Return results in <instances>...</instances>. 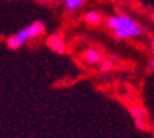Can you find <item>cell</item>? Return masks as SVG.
I'll list each match as a JSON object with an SVG mask.
<instances>
[{
  "label": "cell",
  "mask_w": 154,
  "mask_h": 138,
  "mask_svg": "<svg viewBox=\"0 0 154 138\" xmlns=\"http://www.w3.org/2000/svg\"><path fill=\"white\" fill-rule=\"evenodd\" d=\"M103 24L112 32V35L117 41L137 40L147 34L146 26H143L139 20H136L133 16L125 13V11L109 14L105 19Z\"/></svg>",
  "instance_id": "obj_1"
},
{
  "label": "cell",
  "mask_w": 154,
  "mask_h": 138,
  "mask_svg": "<svg viewBox=\"0 0 154 138\" xmlns=\"http://www.w3.org/2000/svg\"><path fill=\"white\" fill-rule=\"evenodd\" d=\"M47 32V27L45 24L37 20V21H33V23L27 24L24 27L19 28L17 31L11 34L10 37H7L6 40V45L10 50H19L21 46L27 45L28 42L34 41L37 38L42 37L44 34Z\"/></svg>",
  "instance_id": "obj_2"
},
{
  "label": "cell",
  "mask_w": 154,
  "mask_h": 138,
  "mask_svg": "<svg viewBox=\"0 0 154 138\" xmlns=\"http://www.w3.org/2000/svg\"><path fill=\"white\" fill-rule=\"evenodd\" d=\"M129 113H130L131 118L134 121L136 127L141 131H146L149 130L150 124H149V117H147V110L141 106L140 103H131L129 104Z\"/></svg>",
  "instance_id": "obj_3"
},
{
  "label": "cell",
  "mask_w": 154,
  "mask_h": 138,
  "mask_svg": "<svg viewBox=\"0 0 154 138\" xmlns=\"http://www.w3.org/2000/svg\"><path fill=\"white\" fill-rule=\"evenodd\" d=\"M103 55H102V51L96 48V46H88L85 48V51L82 52V61L88 66H96L102 62Z\"/></svg>",
  "instance_id": "obj_4"
},
{
  "label": "cell",
  "mask_w": 154,
  "mask_h": 138,
  "mask_svg": "<svg viewBox=\"0 0 154 138\" xmlns=\"http://www.w3.org/2000/svg\"><path fill=\"white\" fill-rule=\"evenodd\" d=\"M47 45L52 52H55L58 55L66 54V42H65V40L62 38V35H60L58 32L52 34V35H50V37L47 38Z\"/></svg>",
  "instance_id": "obj_5"
},
{
  "label": "cell",
  "mask_w": 154,
  "mask_h": 138,
  "mask_svg": "<svg viewBox=\"0 0 154 138\" xmlns=\"http://www.w3.org/2000/svg\"><path fill=\"white\" fill-rule=\"evenodd\" d=\"M84 23L86 26H91V27H98L100 26L102 23H105V17H103V14L98 10H88L86 13L84 14Z\"/></svg>",
  "instance_id": "obj_6"
},
{
  "label": "cell",
  "mask_w": 154,
  "mask_h": 138,
  "mask_svg": "<svg viewBox=\"0 0 154 138\" xmlns=\"http://www.w3.org/2000/svg\"><path fill=\"white\" fill-rule=\"evenodd\" d=\"M61 4H62V9L65 13L74 14L79 11L81 9H84V6L86 4V0H61Z\"/></svg>",
  "instance_id": "obj_7"
},
{
  "label": "cell",
  "mask_w": 154,
  "mask_h": 138,
  "mask_svg": "<svg viewBox=\"0 0 154 138\" xmlns=\"http://www.w3.org/2000/svg\"><path fill=\"white\" fill-rule=\"evenodd\" d=\"M115 68V64H113V61L110 58H103L102 62L99 64V70L102 72V74H107V72H110L113 70Z\"/></svg>",
  "instance_id": "obj_8"
},
{
  "label": "cell",
  "mask_w": 154,
  "mask_h": 138,
  "mask_svg": "<svg viewBox=\"0 0 154 138\" xmlns=\"http://www.w3.org/2000/svg\"><path fill=\"white\" fill-rule=\"evenodd\" d=\"M147 74H154V52H151L149 61H147Z\"/></svg>",
  "instance_id": "obj_9"
},
{
  "label": "cell",
  "mask_w": 154,
  "mask_h": 138,
  "mask_svg": "<svg viewBox=\"0 0 154 138\" xmlns=\"http://www.w3.org/2000/svg\"><path fill=\"white\" fill-rule=\"evenodd\" d=\"M150 50H151V52H154V32L150 37Z\"/></svg>",
  "instance_id": "obj_10"
},
{
  "label": "cell",
  "mask_w": 154,
  "mask_h": 138,
  "mask_svg": "<svg viewBox=\"0 0 154 138\" xmlns=\"http://www.w3.org/2000/svg\"><path fill=\"white\" fill-rule=\"evenodd\" d=\"M150 20H151V23L154 24V9L150 11Z\"/></svg>",
  "instance_id": "obj_11"
},
{
  "label": "cell",
  "mask_w": 154,
  "mask_h": 138,
  "mask_svg": "<svg viewBox=\"0 0 154 138\" xmlns=\"http://www.w3.org/2000/svg\"><path fill=\"white\" fill-rule=\"evenodd\" d=\"M150 127H151V130H153V133H154V120L150 123Z\"/></svg>",
  "instance_id": "obj_12"
},
{
  "label": "cell",
  "mask_w": 154,
  "mask_h": 138,
  "mask_svg": "<svg viewBox=\"0 0 154 138\" xmlns=\"http://www.w3.org/2000/svg\"><path fill=\"white\" fill-rule=\"evenodd\" d=\"M96 2H106V0H96Z\"/></svg>",
  "instance_id": "obj_13"
}]
</instances>
